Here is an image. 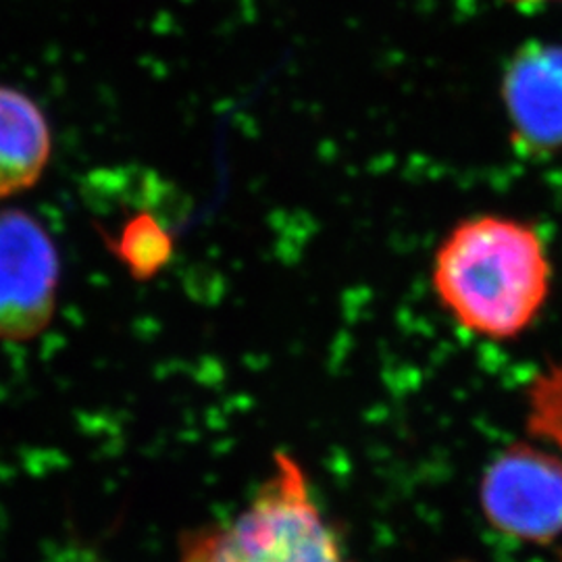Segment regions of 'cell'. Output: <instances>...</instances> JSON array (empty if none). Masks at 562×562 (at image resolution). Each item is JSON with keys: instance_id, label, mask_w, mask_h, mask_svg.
<instances>
[{"instance_id": "5", "label": "cell", "mask_w": 562, "mask_h": 562, "mask_svg": "<svg viewBox=\"0 0 562 562\" xmlns=\"http://www.w3.org/2000/svg\"><path fill=\"white\" fill-rule=\"evenodd\" d=\"M501 97L521 153L546 157L562 150V44L525 42L504 69Z\"/></svg>"}, {"instance_id": "1", "label": "cell", "mask_w": 562, "mask_h": 562, "mask_svg": "<svg viewBox=\"0 0 562 562\" xmlns=\"http://www.w3.org/2000/svg\"><path fill=\"white\" fill-rule=\"evenodd\" d=\"M552 261L542 234L504 215L454 225L436 250L431 285L464 331L490 341L517 340L546 306Z\"/></svg>"}, {"instance_id": "4", "label": "cell", "mask_w": 562, "mask_h": 562, "mask_svg": "<svg viewBox=\"0 0 562 562\" xmlns=\"http://www.w3.org/2000/svg\"><path fill=\"white\" fill-rule=\"evenodd\" d=\"M482 506L501 531L550 542L562 533V461L529 443H515L487 467Z\"/></svg>"}, {"instance_id": "3", "label": "cell", "mask_w": 562, "mask_h": 562, "mask_svg": "<svg viewBox=\"0 0 562 562\" xmlns=\"http://www.w3.org/2000/svg\"><path fill=\"white\" fill-rule=\"evenodd\" d=\"M59 278V250L44 225L0 209V340L41 336L55 315Z\"/></svg>"}, {"instance_id": "9", "label": "cell", "mask_w": 562, "mask_h": 562, "mask_svg": "<svg viewBox=\"0 0 562 562\" xmlns=\"http://www.w3.org/2000/svg\"><path fill=\"white\" fill-rule=\"evenodd\" d=\"M515 7H533V4H546V2H562V0H504Z\"/></svg>"}, {"instance_id": "8", "label": "cell", "mask_w": 562, "mask_h": 562, "mask_svg": "<svg viewBox=\"0 0 562 562\" xmlns=\"http://www.w3.org/2000/svg\"><path fill=\"white\" fill-rule=\"evenodd\" d=\"M527 429L562 452V362L550 364L529 383Z\"/></svg>"}, {"instance_id": "6", "label": "cell", "mask_w": 562, "mask_h": 562, "mask_svg": "<svg viewBox=\"0 0 562 562\" xmlns=\"http://www.w3.org/2000/svg\"><path fill=\"white\" fill-rule=\"evenodd\" d=\"M50 142L41 106L18 88L0 86V201L41 180L50 159Z\"/></svg>"}, {"instance_id": "7", "label": "cell", "mask_w": 562, "mask_h": 562, "mask_svg": "<svg viewBox=\"0 0 562 562\" xmlns=\"http://www.w3.org/2000/svg\"><path fill=\"white\" fill-rule=\"evenodd\" d=\"M111 252L136 280L157 276L173 255V234L167 222L150 209L125 220L117 236H106Z\"/></svg>"}, {"instance_id": "2", "label": "cell", "mask_w": 562, "mask_h": 562, "mask_svg": "<svg viewBox=\"0 0 562 562\" xmlns=\"http://www.w3.org/2000/svg\"><path fill=\"white\" fill-rule=\"evenodd\" d=\"M178 562H348V557L301 462L280 452L250 503L232 519L183 538Z\"/></svg>"}]
</instances>
